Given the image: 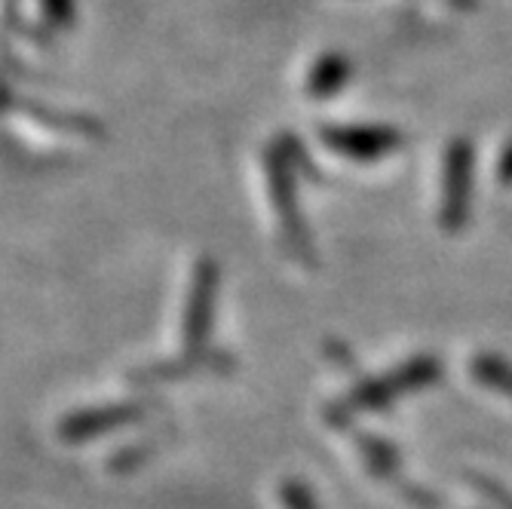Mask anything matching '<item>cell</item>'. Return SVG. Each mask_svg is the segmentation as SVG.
<instances>
[{
	"instance_id": "cell-1",
	"label": "cell",
	"mask_w": 512,
	"mask_h": 509,
	"mask_svg": "<svg viewBox=\"0 0 512 509\" xmlns=\"http://www.w3.org/2000/svg\"><path fill=\"white\" fill-rule=\"evenodd\" d=\"M442 375H445V368H442L439 356L417 353V356L399 362L396 368H390L387 375L365 378L347 396H341V399L325 405V424L335 427V430H344V427H350L359 418V414L393 408L399 399L439 384Z\"/></svg>"
},
{
	"instance_id": "cell-2",
	"label": "cell",
	"mask_w": 512,
	"mask_h": 509,
	"mask_svg": "<svg viewBox=\"0 0 512 509\" xmlns=\"http://www.w3.org/2000/svg\"><path fill=\"white\" fill-rule=\"evenodd\" d=\"M473 178H476V151L470 138H454L445 151L442 169V206L439 224L448 234H460L473 215Z\"/></svg>"
},
{
	"instance_id": "cell-3",
	"label": "cell",
	"mask_w": 512,
	"mask_h": 509,
	"mask_svg": "<svg viewBox=\"0 0 512 509\" xmlns=\"http://www.w3.org/2000/svg\"><path fill=\"white\" fill-rule=\"evenodd\" d=\"M356 448H359V454L365 460L368 473L375 476V479H381V482H387V485H393V491H399L411 506H417V509H445V497L442 494H436L427 485H417V482L405 479V473H402V454H399L396 445H390L387 439H381L375 433H359L356 436Z\"/></svg>"
},
{
	"instance_id": "cell-4",
	"label": "cell",
	"mask_w": 512,
	"mask_h": 509,
	"mask_svg": "<svg viewBox=\"0 0 512 509\" xmlns=\"http://www.w3.org/2000/svg\"><path fill=\"white\" fill-rule=\"evenodd\" d=\"M267 175H270V191H273L279 221H283V230H286V240H289L292 252L301 261H310L313 246H310V234H307V227L301 221V209H298V200H295V160H292L286 145L270 148Z\"/></svg>"
},
{
	"instance_id": "cell-5",
	"label": "cell",
	"mask_w": 512,
	"mask_h": 509,
	"mask_svg": "<svg viewBox=\"0 0 512 509\" xmlns=\"http://www.w3.org/2000/svg\"><path fill=\"white\" fill-rule=\"evenodd\" d=\"M322 145L350 160H381L402 148V132L393 126H325Z\"/></svg>"
},
{
	"instance_id": "cell-6",
	"label": "cell",
	"mask_w": 512,
	"mask_h": 509,
	"mask_svg": "<svg viewBox=\"0 0 512 509\" xmlns=\"http://www.w3.org/2000/svg\"><path fill=\"white\" fill-rule=\"evenodd\" d=\"M148 411H151L148 402H120V405L89 408V411H80V414H74V418H68L59 427V436L65 442H86V439H96L108 430L126 427L132 421H142Z\"/></svg>"
},
{
	"instance_id": "cell-7",
	"label": "cell",
	"mask_w": 512,
	"mask_h": 509,
	"mask_svg": "<svg viewBox=\"0 0 512 509\" xmlns=\"http://www.w3.org/2000/svg\"><path fill=\"white\" fill-rule=\"evenodd\" d=\"M350 74H353L350 59L341 53H329L313 65V71L307 77V92L313 99H332L347 86Z\"/></svg>"
},
{
	"instance_id": "cell-8",
	"label": "cell",
	"mask_w": 512,
	"mask_h": 509,
	"mask_svg": "<svg viewBox=\"0 0 512 509\" xmlns=\"http://www.w3.org/2000/svg\"><path fill=\"white\" fill-rule=\"evenodd\" d=\"M212 270L203 267L200 283H197V295L188 304V319H184V335H188L191 347H200L206 341L209 332V307H212Z\"/></svg>"
},
{
	"instance_id": "cell-9",
	"label": "cell",
	"mask_w": 512,
	"mask_h": 509,
	"mask_svg": "<svg viewBox=\"0 0 512 509\" xmlns=\"http://www.w3.org/2000/svg\"><path fill=\"white\" fill-rule=\"evenodd\" d=\"M470 375L482 387H488V390L512 399V362L509 359H503L497 353H476L470 359Z\"/></svg>"
},
{
	"instance_id": "cell-10",
	"label": "cell",
	"mask_w": 512,
	"mask_h": 509,
	"mask_svg": "<svg viewBox=\"0 0 512 509\" xmlns=\"http://www.w3.org/2000/svg\"><path fill=\"white\" fill-rule=\"evenodd\" d=\"M227 359L224 356H203L188 362H172V365H160V368H148V372L132 375L135 384H154V381H169V378H184V375H197V372H227Z\"/></svg>"
},
{
	"instance_id": "cell-11",
	"label": "cell",
	"mask_w": 512,
	"mask_h": 509,
	"mask_svg": "<svg viewBox=\"0 0 512 509\" xmlns=\"http://www.w3.org/2000/svg\"><path fill=\"white\" fill-rule=\"evenodd\" d=\"M279 500H283L286 509H322L316 491L304 479H295V476L279 482Z\"/></svg>"
},
{
	"instance_id": "cell-12",
	"label": "cell",
	"mask_w": 512,
	"mask_h": 509,
	"mask_svg": "<svg viewBox=\"0 0 512 509\" xmlns=\"http://www.w3.org/2000/svg\"><path fill=\"white\" fill-rule=\"evenodd\" d=\"M467 482L473 485L476 494H482L485 500H491L497 509H512V491L503 488L500 482H494L488 476H476V473H467Z\"/></svg>"
},
{
	"instance_id": "cell-13",
	"label": "cell",
	"mask_w": 512,
	"mask_h": 509,
	"mask_svg": "<svg viewBox=\"0 0 512 509\" xmlns=\"http://www.w3.org/2000/svg\"><path fill=\"white\" fill-rule=\"evenodd\" d=\"M497 178H500V184H512V138H509V142L503 145V151H500Z\"/></svg>"
},
{
	"instance_id": "cell-14",
	"label": "cell",
	"mask_w": 512,
	"mask_h": 509,
	"mask_svg": "<svg viewBox=\"0 0 512 509\" xmlns=\"http://www.w3.org/2000/svg\"><path fill=\"white\" fill-rule=\"evenodd\" d=\"M329 353L335 356V362H338L341 368H347V372H350V368H353V356H350V350H347L344 344H329Z\"/></svg>"
},
{
	"instance_id": "cell-15",
	"label": "cell",
	"mask_w": 512,
	"mask_h": 509,
	"mask_svg": "<svg viewBox=\"0 0 512 509\" xmlns=\"http://www.w3.org/2000/svg\"><path fill=\"white\" fill-rule=\"evenodd\" d=\"M451 4H454V7H473L476 0H451Z\"/></svg>"
}]
</instances>
